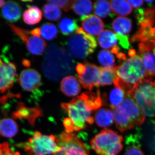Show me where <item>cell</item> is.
Returning <instances> with one entry per match:
<instances>
[{
	"mask_svg": "<svg viewBox=\"0 0 155 155\" xmlns=\"http://www.w3.org/2000/svg\"><path fill=\"white\" fill-rule=\"evenodd\" d=\"M102 104L99 90L97 94L85 92L69 103H63L61 106L69 116L64 122L66 131H78L84 129L87 124H92L94 119L92 113L99 109Z\"/></svg>",
	"mask_w": 155,
	"mask_h": 155,
	"instance_id": "1",
	"label": "cell"
},
{
	"mask_svg": "<svg viewBox=\"0 0 155 155\" xmlns=\"http://www.w3.org/2000/svg\"><path fill=\"white\" fill-rule=\"evenodd\" d=\"M119 66L115 67L117 77L114 82L126 95L129 96L138 84L143 81H152V75L147 71L142 59L136 53L130 56Z\"/></svg>",
	"mask_w": 155,
	"mask_h": 155,
	"instance_id": "2",
	"label": "cell"
},
{
	"mask_svg": "<svg viewBox=\"0 0 155 155\" xmlns=\"http://www.w3.org/2000/svg\"><path fill=\"white\" fill-rule=\"evenodd\" d=\"M75 62L67 50L55 44L49 46L42 64L44 74L48 79L58 81L70 74Z\"/></svg>",
	"mask_w": 155,
	"mask_h": 155,
	"instance_id": "3",
	"label": "cell"
},
{
	"mask_svg": "<svg viewBox=\"0 0 155 155\" xmlns=\"http://www.w3.org/2000/svg\"><path fill=\"white\" fill-rule=\"evenodd\" d=\"M113 110L116 127L121 132L140 126L145 119V116L128 96L126 95L124 101Z\"/></svg>",
	"mask_w": 155,
	"mask_h": 155,
	"instance_id": "4",
	"label": "cell"
},
{
	"mask_svg": "<svg viewBox=\"0 0 155 155\" xmlns=\"http://www.w3.org/2000/svg\"><path fill=\"white\" fill-rule=\"evenodd\" d=\"M123 137L118 133L105 129L91 141L92 149L98 155H117L123 148Z\"/></svg>",
	"mask_w": 155,
	"mask_h": 155,
	"instance_id": "5",
	"label": "cell"
},
{
	"mask_svg": "<svg viewBox=\"0 0 155 155\" xmlns=\"http://www.w3.org/2000/svg\"><path fill=\"white\" fill-rule=\"evenodd\" d=\"M132 98L145 116H155V85L152 81L138 84L128 96Z\"/></svg>",
	"mask_w": 155,
	"mask_h": 155,
	"instance_id": "6",
	"label": "cell"
},
{
	"mask_svg": "<svg viewBox=\"0 0 155 155\" xmlns=\"http://www.w3.org/2000/svg\"><path fill=\"white\" fill-rule=\"evenodd\" d=\"M19 145L28 155H52L61 150L54 136L43 135L39 131L35 132L28 142Z\"/></svg>",
	"mask_w": 155,
	"mask_h": 155,
	"instance_id": "7",
	"label": "cell"
},
{
	"mask_svg": "<svg viewBox=\"0 0 155 155\" xmlns=\"http://www.w3.org/2000/svg\"><path fill=\"white\" fill-rule=\"evenodd\" d=\"M67 46L72 56L78 59H84L94 53L97 46L93 36L78 28L75 34L67 41Z\"/></svg>",
	"mask_w": 155,
	"mask_h": 155,
	"instance_id": "8",
	"label": "cell"
},
{
	"mask_svg": "<svg viewBox=\"0 0 155 155\" xmlns=\"http://www.w3.org/2000/svg\"><path fill=\"white\" fill-rule=\"evenodd\" d=\"M56 142L61 150L52 155H90L86 145L71 132H62Z\"/></svg>",
	"mask_w": 155,
	"mask_h": 155,
	"instance_id": "9",
	"label": "cell"
},
{
	"mask_svg": "<svg viewBox=\"0 0 155 155\" xmlns=\"http://www.w3.org/2000/svg\"><path fill=\"white\" fill-rule=\"evenodd\" d=\"M9 25L12 31L25 43L31 54L34 55H40L44 52L47 44L40 37L34 35L30 31L19 28L12 24Z\"/></svg>",
	"mask_w": 155,
	"mask_h": 155,
	"instance_id": "10",
	"label": "cell"
},
{
	"mask_svg": "<svg viewBox=\"0 0 155 155\" xmlns=\"http://www.w3.org/2000/svg\"><path fill=\"white\" fill-rule=\"evenodd\" d=\"M18 78L17 68L14 63L0 58V92L4 93L11 89Z\"/></svg>",
	"mask_w": 155,
	"mask_h": 155,
	"instance_id": "11",
	"label": "cell"
},
{
	"mask_svg": "<svg viewBox=\"0 0 155 155\" xmlns=\"http://www.w3.org/2000/svg\"><path fill=\"white\" fill-rule=\"evenodd\" d=\"M17 80L23 89L33 93H36L41 85L40 74L33 69L23 70Z\"/></svg>",
	"mask_w": 155,
	"mask_h": 155,
	"instance_id": "12",
	"label": "cell"
},
{
	"mask_svg": "<svg viewBox=\"0 0 155 155\" xmlns=\"http://www.w3.org/2000/svg\"><path fill=\"white\" fill-rule=\"evenodd\" d=\"M86 70L83 74L78 75V81L84 88L91 91L94 87H98V81L101 67L86 62L84 64Z\"/></svg>",
	"mask_w": 155,
	"mask_h": 155,
	"instance_id": "13",
	"label": "cell"
},
{
	"mask_svg": "<svg viewBox=\"0 0 155 155\" xmlns=\"http://www.w3.org/2000/svg\"><path fill=\"white\" fill-rule=\"evenodd\" d=\"M82 28L85 32L93 35H97L102 32L104 23L102 20L94 15L81 17Z\"/></svg>",
	"mask_w": 155,
	"mask_h": 155,
	"instance_id": "14",
	"label": "cell"
},
{
	"mask_svg": "<svg viewBox=\"0 0 155 155\" xmlns=\"http://www.w3.org/2000/svg\"><path fill=\"white\" fill-rule=\"evenodd\" d=\"M3 18L10 22L19 20L22 15V8L18 3L14 1L5 2L1 11Z\"/></svg>",
	"mask_w": 155,
	"mask_h": 155,
	"instance_id": "15",
	"label": "cell"
},
{
	"mask_svg": "<svg viewBox=\"0 0 155 155\" xmlns=\"http://www.w3.org/2000/svg\"><path fill=\"white\" fill-rule=\"evenodd\" d=\"M61 91L68 97H75L80 92L81 87L78 79L73 76L63 78L61 84Z\"/></svg>",
	"mask_w": 155,
	"mask_h": 155,
	"instance_id": "16",
	"label": "cell"
},
{
	"mask_svg": "<svg viewBox=\"0 0 155 155\" xmlns=\"http://www.w3.org/2000/svg\"><path fill=\"white\" fill-rule=\"evenodd\" d=\"M144 43L139 45V51L143 64L150 74L155 76V54Z\"/></svg>",
	"mask_w": 155,
	"mask_h": 155,
	"instance_id": "17",
	"label": "cell"
},
{
	"mask_svg": "<svg viewBox=\"0 0 155 155\" xmlns=\"http://www.w3.org/2000/svg\"><path fill=\"white\" fill-rule=\"evenodd\" d=\"M41 111L38 108H28L20 104L14 116L19 119H25L29 121L31 125L34 124L35 119L41 116Z\"/></svg>",
	"mask_w": 155,
	"mask_h": 155,
	"instance_id": "18",
	"label": "cell"
},
{
	"mask_svg": "<svg viewBox=\"0 0 155 155\" xmlns=\"http://www.w3.org/2000/svg\"><path fill=\"white\" fill-rule=\"evenodd\" d=\"M94 119L99 127L104 128L109 127L114 123V113L108 108H101L95 114Z\"/></svg>",
	"mask_w": 155,
	"mask_h": 155,
	"instance_id": "19",
	"label": "cell"
},
{
	"mask_svg": "<svg viewBox=\"0 0 155 155\" xmlns=\"http://www.w3.org/2000/svg\"><path fill=\"white\" fill-rule=\"evenodd\" d=\"M136 11V18L139 25L152 26L155 23V8L152 7L147 10L140 9Z\"/></svg>",
	"mask_w": 155,
	"mask_h": 155,
	"instance_id": "20",
	"label": "cell"
},
{
	"mask_svg": "<svg viewBox=\"0 0 155 155\" xmlns=\"http://www.w3.org/2000/svg\"><path fill=\"white\" fill-rule=\"evenodd\" d=\"M18 130V125L13 119L5 118L0 120V134L3 137L12 138Z\"/></svg>",
	"mask_w": 155,
	"mask_h": 155,
	"instance_id": "21",
	"label": "cell"
},
{
	"mask_svg": "<svg viewBox=\"0 0 155 155\" xmlns=\"http://www.w3.org/2000/svg\"><path fill=\"white\" fill-rule=\"evenodd\" d=\"M151 40L155 41V27L147 25H140L139 30L132 36L130 42L139 41L145 42Z\"/></svg>",
	"mask_w": 155,
	"mask_h": 155,
	"instance_id": "22",
	"label": "cell"
},
{
	"mask_svg": "<svg viewBox=\"0 0 155 155\" xmlns=\"http://www.w3.org/2000/svg\"><path fill=\"white\" fill-rule=\"evenodd\" d=\"M97 41L101 48L112 49L118 42L116 34L109 29L103 31L97 37Z\"/></svg>",
	"mask_w": 155,
	"mask_h": 155,
	"instance_id": "23",
	"label": "cell"
},
{
	"mask_svg": "<svg viewBox=\"0 0 155 155\" xmlns=\"http://www.w3.org/2000/svg\"><path fill=\"white\" fill-rule=\"evenodd\" d=\"M112 28L117 34L125 35L130 33L132 28L131 20L126 17H119L114 19Z\"/></svg>",
	"mask_w": 155,
	"mask_h": 155,
	"instance_id": "24",
	"label": "cell"
},
{
	"mask_svg": "<svg viewBox=\"0 0 155 155\" xmlns=\"http://www.w3.org/2000/svg\"><path fill=\"white\" fill-rule=\"evenodd\" d=\"M42 13L40 9L35 6H30L25 10L23 14L24 22L29 25L38 23L41 20Z\"/></svg>",
	"mask_w": 155,
	"mask_h": 155,
	"instance_id": "25",
	"label": "cell"
},
{
	"mask_svg": "<svg viewBox=\"0 0 155 155\" xmlns=\"http://www.w3.org/2000/svg\"><path fill=\"white\" fill-rule=\"evenodd\" d=\"M72 8L75 14L81 17L90 14L93 9V6L91 1L79 0L73 1Z\"/></svg>",
	"mask_w": 155,
	"mask_h": 155,
	"instance_id": "26",
	"label": "cell"
},
{
	"mask_svg": "<svg viewBox=\"0 0 155 155\" xmlns=\"http://www.w3.org/2000/svg\"><path fill=\"white\" fill-rule=\"evenodd\" d=\"M111 9L114 14L119 16H125L129 15L132 11V7L127 1L114 0L110 1Z\"/></svg>",
	"mask_w": 155,
	"mask_h": 155,
	"instance_id": "27",
	"label": "cell"
},
{
	"mask_svg": "<svg viewBox=\"0 0 155 155\" xmlns=\"http://www.w3.org/2000/svg\"><path fill=\"white\" fill-rule=\"evenodd\" d=\"M117 77L116 68L115 67L107 68L101 67V71L98 86H104L111 85L114 83Z\"/></svg>",
	"mask_w": 155,
	"mask_h": 155,
	"instance_id": "28",
	"label": "cell"
},
{
	"mask_svg": "<svg viewBox=\"0 0 155 155\" xmlns=\"http://www.w3.org/2000/svg\"><path fill=\"white\" fill-rule=\"evenodd\" d=\"M44 15L45 17L50 21H58L62 16L61 9L56 5L48 3L43 8Z\"/></svg>",
	"mask_w": 155,
	"mask_h": 155,
	"instance_id": "29",
	"label": "cell"
},
{
	"mask_svg": "<svg viewBox=\"0 0 155 155\" xmlns=\"http://www.w3.org/2000/svg\"><path fill=\"white\" fill-rule=\"evenodd\" d=\"M111 7L110 2L105 0L97 1L94 3V13L101 18H106L111 14Z\"/></svg>",
	"mask_w": 155,
	"mask_h": 155,
	"instance_id": "30",
	"label": "cell"
},
{
	"mask_svg": "<svg viewBox=\"0 0 155 155\" xmlns=\"http://www.w3.org/2000/svg\"><path fill=\"white\" fill-rule=\"evenodd\" d=\"M59 26L61 33L64 35L71 34L78 28L76 20L69 18L62 19L59 22Z\"/></svg>",
	"mask_w": 155,
	"mask_h": 155,
	"instance_id": "31",
	"label": "cell"
},
{
	"mask_svg": "<svg viewBox=\"0 0 155 155\" xmlns=\"http://www.w3.org/2000/svg\"><path fill=\"white\" fill-rule=\"evenodd\" d=\"M126 94L121 88L116 87L113 89L109 95L110 107L114 109L119 105L125 100Z\"/></svg>",
	"mask_w": 155,
	"mask_h": 155,
	"instance_id": "32",
	"label": "cell"
},
{
	"mask_svg": "<svg viewBox=\"0 0 155 155\" xmlns=\"http://www.w3.org/2000/svg\"><path fill=\"white\" fill-rule=\"evenodd\" d=\"M98 59L101 65L104 67H115V58L110 51L107 50L101 51L98 55Z\"/></svg>",
	"mask_w": 155,
	"mask_h": 155,
	"instance_id": "33",
	"label": "cell"
},
{
	"mask_svg": "<svg viewBox=\"0 0 155 155\" xmlns=\"http://www.w3.org/2000/svg\"><path fill=\"white\" fill-rule=\"evenodd\" d=\"M40 29L41 35L47 40H52L58 34L57 27L51 23H45Z\"/></svg>",
	"mask_w": 155,
	"mask_h": 155,
	"instance_id": "34",
	"label": "cell"
},
{
	"mask_svg": "<svg viewBox=\"0 0 155 155\" xmlns=\"http://www.w3.org/2000/svg\"><path fill=\"white\" fill-rule=\"evenodd\" d=\"M47 2L49 3L53 4L56 5L59 8L63 9L64 11L66 12L69 11L71 8H72V3L73 1H48Z\"/></svg>",
	"mask_w": 155,
	"mask_h": 155,
	"instance_id": "35",
	"label": "cell"
},
{
	"mask_svg": "<svg viewBox=\"0 0 155 155\" xmlns=\"http://www.w3.org/2000/svg\"><path fill=\"white\" fill-rule=\"evenodd\" d=\"M0 155H19L15 153L10 148L8 143L7 142L0 144Z\"/></svg>",
	"mask_w": 155,
	"mask_h": 155,
	"instance_id": "36",
	"label": "cell"
},
{
	"mask_svg": "<svg viewBox=\"0 0 155 155\" xmlns=\"http://www.w3.org/2000/svg\"><path fill=\"white\" fill-rule=\"evenodd\" d=\"M124 155H144L140 147L137 146H133L128 148Z\"/></svg>",
	"mask_w": 155,
	"mask_h": 155,
	"instance_id": "37",
	"label": "cell"
},
{
	"mask_svg": "<svg viewBox=\"0 0 155 155\" xmlns=\"http://www.w3.org/2000/svg\"><path fill=\"white\" fill-rule=\"evenodd\" d=\"M117 39L119 40V44L122 46V48H124L128 49L130 46L128 37L126 35H121L117 34H116Z\"/></svg>",
	"mask_w": 155,
	"mask_h": 155,
	"instance_id": "38",
	"label": "cell"
},
{
	"mask_svg": "<svg viewBox=\"0 0 155 155\" xmlns=\"http://www.w3.org/2000/svg\"><path fill=\"white\" fill-rule=\"evenodd\" d=\"M127 2L131 7L134 8H139L143 5V1H127Z\"/></svg>",
	"mask_w": 155,
	"mask_h": 155,
	"instance_id": "39",
	"label": "cell"
},
{
	"mask_svg": "<svg viewBox=\"0 0 155 155\" xmlns=\"http://www.w3.org/2000/svg\"><path fill=\"white\" fill-rule=\"evenodd\" d=\"M76 70L78 75H81L85 72L86 67L84 64H79L76 66Z\"/></svg>",
	"mask_w": 155,
	"mask_h": 155,
	"instance_id": "40",
	"label": "cell"
},
{
	"mask_svg": "<svg viewBox=\"0 0 155 155\" xmlns=\"http://www.w3.org/2000/svg\"><path fill=\"white\" fill-rule=\"evenodd\" d=\"M145 43L151 50H153L155 54V41L151 40Z\"/></svg>",
	"mask_w": 155,
	"mask_h": 155,
	"instance_id": "41",
	"label": "cell"
},
{
	"mask_svg": "<svg viewBox=\"0 0 155 155\" xmlns=\"http://www.w3.org/2000/svg\"><path fill=\"white\" fill-rule=\"evenodd\" d=\"M31 33L35 36L40 37L41 36V29L39 28H37L31 31Z\"/></svg>",
	"mask_w": 155,
	"mask_h": 155,
	"instance_id": "42",
	"label": "cell"
},
{
	"mask_svg": "<svg viewBox=\"0 0 155 155\" xmlns=\"http://www.w3.org/2000/svg\"><path fill=\"white\" fill-rule=\"evenodd\" d=\"M5 1H3V0H0V8L2 7L5 5Z\"/></svg>",
	"mask_w": 155,
	"mask_h": 155,
	"instance_id": "43",
	"label": "cell"
},
{
	"mask_svg": "<svg viewBox=\"0 0 155 155\" xmlns=\"http://www.w3.org/2000/svg\"><path fill=\"white\" fill-rule=\"evenodd\" d=\"M153 83H154V84H155V81H154V82H153Z\"/></svg>",
	"mask_w": 155,
	"mask_h": 155,
	"instance_id": "44",
	"label": "cell"
}]
</instances>
